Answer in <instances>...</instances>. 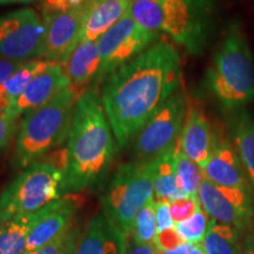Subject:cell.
Listing matches in <instances>:
<instances>
[{
	"instance_id": "22",
	"label": "cell",
	"mask_w": 254,
	"mask_h": 254,
	"mask_svg": "<svg viewBox=\"0 0 254 254\" xmlns=\"http://www.w3.org/2000/svg\"><path fill=\"white\" fill-rule=\"evenodd\" d=\"M177 145L161 157L155 159L154 196L161 201H172L174 199L187 196L178 185L176 170Z\"/></svg>"
},
{
	"instance_id": "25",
	"label": "cell",
	"mask_w": 254,
	"mask_h": 254,
	"mask_svg": "<svg viewBox=\"0 0 254 254\" xmlns=\"http://www.w3.org/2000/svg\"><path fill=\"white\" fill-rule=\"evenodd\" d=\"M176 170L178 185L185 192V194L198 195L199 186L204 180V172L182 151L179 140L176 151Z\"/></svg>"
},
{
	"instance_id": "8",
	"label": "cell",
	"mask_w": 254,
	"mask_h": 254,
	"mask_svg": "<svg viewBox=\"0 0 254 254\" xmlns=\"http://www.w3.org/2000/svg\"><path fill=\"white\" fill-rule=\"evenodd\" d=\"M187 99L182 92H176L145 124L135 138V161H153L179 140L185 117Z\"/></svg>"
},
{
	"instance_id": "1",
	"label": "cell",
	"mask_w": 254,
	"mask_h": 254,
	"mask_svg": "<svg viewBox=\"0 0 254 254\" xmlns=\"http://www.w3.org/2000/svg\"><path fill=\"white\" fill-rule=\"evenodd\" d=\"M182 81L180 56L172 44H154L105 80L101 101L119 147H125Z\"/></svg>"
},
{
	"instance_id": "2",
	"label": "cell",
	"mask_w": 254,
	"mask_h": 254,
	"mask_svg": "<svg viewBox=\"0 0 254 254\" xmlns=\"http://www.w3.org/2000/svg\"><path fill=\"white\" fill-rule=\"evenodd\" d=\"M116 142L99 93L85 90L68 133L65 192H78L103 180L116 154Z\"/></svg>"
},
{
	"instance_id": "29",
	"label": "cell",
	"mask_w": 254,
	"mask_h": 254,
	"mask_svg": "<svg viewBox=\"0 0 254 254\" xmlns=\"http://www.w3.org/2000/svg\"><path fill=\"white\" fill-rule=\"evenodd\" d=\"M78 238V233L71 227L51 243L25 254H73Z\"/></svg>"
},
{
	"instance_id": "23",
	"label": "cell",
	"mask_w": 254,
	"mask_h": 254,
	"mask_svg": "<svg viewBox=\"0 0 254 254\" xmlns=\"http://www.w3.org/2000/svg\"><path fill=\"white\" fill-rule=\"evenodd\" d=\"M233 136L237 153L254 186V119L245 111L234 118Z\"/></svg>"
},
{
	"instance_id": "34",
	"label": "cell",
	"mask_w": 254,
	"mask_h": 254,
	"mask_svg": "<svg viewBox=\"0 0 254 254\" xmlns=\"http://www.w3.org/2000/svg\"><path fill=\"white\" fill-rule=\"evenodd\" d=\"M15 131V122L5 113H0V152L7 147Z\"/></svg>"
},
{
	"instance_id": "20",
	"label": "cell",
	"mask_w": 254,
	"mask_h": 254,
	"mask_svg": "<svg viewBox=\"0 0 254 254\" xmlns=\"http://www.w3.org/2000/svg\"><path fill=\"white\" fill-rule=\"evenodd\" d=\"M40 211L0 220V254L26 253L28 236L39 218Z\"/></svg>"
},
{
	"instance_id": "33",
	"label": "cell",
	"mask_w": 254,
	"mask_h": 254,
	"mask_svg": "<svg viewBox=\"0 0 254 254\" xmlns=\"http://www.w3.org/2000/svg\"><path fill=\"white\" fill-rule=\"evenodd\" d=\"M88 0H43V13L65 12L86 4Z\"/></svg>"
},
{
	"instance_id": "24",
	"label": "cell",
	"mask_w": 254,
	"mask_h": 254,
	"mask_svg": "<svg viewBox=\"0 0 254 254\" xmlns=\"http://www.w3.org/2000/svg\"><path fill=\"white\" fill-rule=\"evenodd\" d=\"M239 234L237 228L211 219L201 245L206 254H240Z\"/></svg>"
},
{
	"instance_id": "28",
	"label": "cell",
	"mask_w": 254,
	"mask_h": 254,
	"mask_svg": "<svg viewBox=\"0 0 254 254\" xmlns=\"http://www.w3.org/2000/svg\"><path fill=\"white\" fill-rule=\"evenodd\" d=\"M209 221L211 219L201 207L193 217L177 224L176 230L186 243L201 244L207 233Z\"/></svg>"
},
{
	"instance_id": "31",
	"label": "cell",
	"mask_w": 254,
	"mask_h": 254,
	"mask_svg": "<svg viewBox=\"0 0 254 254\" xmlns=\"http://www.w3.org/2000/svg\"><path fill=\"white\" fill-rule=\"evenodd\" d=\"M184 243H186V241L180 237V234L176 230V226H174L173 228L158 232L154 238L153 246L157 250V252H166V251L177 249Z\"/></svg>"
},
{
	"instance_id": "27",
	"label": "cell",
	"mask_w": 254,
	"mask_h": 254,
	"mask_svg": "<svg viewBox=\"0 0 254 254\" xmlns=\"http://www.w3.org/2000/svg\"><path fill=\"white\" fill-rule=\"evenodd\" d=\"M157 233L155 200L151 199L136 214L133 225L132 238L133 241L138 244H153Z\"/></svg>"
},
{
	"instance_id": "21",
	"label": "cell",
	"mask_w": 254,
	"mask_h": 254,
	"mask_svg": "<svg viewBox=\"0 0 254 254\" xmlns=\"http://www.w3.org/2000/svg\"><path fill=\"white\" fill-rule=\"evenodd\" d=\"M53 62L47 60H30L19 67L13 74L0 84V113H4L23 94L32 79L46 69Z\"/></svg>"
},
{
	"instance_id": "3",
	"label": "cell",
	"mask_w": 254,
	"mask_h": 254,
	"mask_svg": "<svg viewBox=\"0 0 254 254\" xmlns=\"http://www.w3.org/2000/svg\"><path fill=\"white\" fill-rule=\"evenodd\" d=\"M207 86L225 109L254 99V60L243 28L228 25L207 72Z\"/></svg>"
},
{
	"instance_id": "30",
	"label": "cell",
	"mask_w": 254,
	"mask_h": 254,
	"mask_svg": "<svg viewBox=\"0 0 254 254\" xmlns=\"http://www.w3.org/2000/svg\"><path fill=\"white\" fill-rule=\"evenodd\" d=\"M200 208H201V204H200L198 195L183 196L170 202L171 215L176 225L193 217Z\"/></svg>"
},
{
	"instance_id": "10",
	"label": "cell",
	"mask_w": 254,
	"mask_h": 254,
	"mask_svg": "<svg viewBox=\"0 0 254 254\" xmlns=\"http://www.w3.org/2000/svg\"><path fill=\"white\" fill-rule=\"evenodd\" d=\"M45 25L32 8L0 17V58L26 63L43 57Z\"/></svg>"
},
{
	"instance_id": "35",
	"label": "cell",
	"mask_w": 254,
	"mask_h": 254,
	"mask_svg": "<svg viewBox=\"0 0 254 254\" xmlns=\"http://www.w3.org/2000/svg\"><path fill=\"white\" fill-rule=\"evenodd\" d=\"M25 63L13 62V60H8L5 58H0V84H2L5 80L11 77L17 69L20 67Z\"/></svg>"
},
{
	"instance_id": "9",
	"label": "cell",
	"mask_w": 254,
	"mask_h": 254,
	"mask_svg": "<svg viewBox=\"0 0 254 254\" xmlns=\"http://www.w3.org/2000/svg\"><path fill=\"white\" fill-rule=\"evenodd\" d=\"M157 37L158 34L152 33L136 24L131 14H126L98 40L100 68L95 81H101L122 66L140 56L157 39Z\"/></svg>"
},
{
	"instance_id": "16",
	"label": "cell",
	"mask_w": 254,
	"mask_h": 254,
	"mask_svg": "<svg viewBox=\"0 0 254 254\" xmlns=\"http://www.w3.org/2000/svg\"><path fill=\"white\" fill-rule=\"evenodd\" d=\"M75 207L77 205L72 199L65 198L57 200L41 209L39 218L28 236L26 252L46 245L69 230Z\"/></svg>"
},
{
	"instance_id": "11",
	"label": "cell",
	"mask_w": 254,
	"mask_h": 254,
	"mask_svg": "<svg viewBox=\"0 0 254 254\" xmlns=\"http://www.w3.org/2000/svg\"><path fill=\"white\" fill-rule=\"evenodd\" d=\"M198 198L202 209L213 220L230 225L239 232H246L251 227L252 205L249 190L218 186L204 178Z\"/></svg>"
},
{
	"instance_id": "15",
	"label": "cell",
	"mask_w": 254,
	"mask_h": 254,
	"mask_svg": "<svg viewBox=\"0 0 254 254\" xmlns=\"http://www.w3.org/2000/svg\"><path fill=\"white\" fill-rule=\"evenodd\" d=\"M179 144L184 153L201 170L207 166L217 142L211 124L198 107L192 106L187 113L179 136Z\"/></svg>"
},
{
	"instance_id": "36",
	"label": "cell",
	"mask_w": 254,
	"mask_h": 254,
	"mask_svg": "<svg viewBox=\"0 0 254 254\" xmlns=\"http://www.w3.org/2000/svg\"><path fill=\"white\" fill-rule=\"evenodd\" d=\"M158 254H206L201 244L184 243L177 249L166 251V252H157Z\"/></svg>"
},
{
	"instance_id": "4",
	"label": "cell",
	"mask_w": 254,
	"mask_h": 254,
	"mask_svg": "<svg viewBox=\"0 0 254 254\" xmlns=\"http://www.w3.org/2000/svg\"><path fill=\"white\" fill-rule=\"evenodd\" d=\"M81 94L69 86L47 104L25 113L14 152L18 167L26 168L65 140Z\"/></svg>"
},
{
	"instance_id": "17",
	"label": "cell",
	"mask_w": 254,
	"mask_h": 254,
	"mask_svg": "<svg viewBox=\"0 0 254 254\" xmlns=\"http://www.w3.org/2000/svg\"><path fill=\"white\" fill-rule=\"evenodd\" d=\"M204 178L218 186L249 190L245 168L228 140L215 144L213 154L204 170Z\"/></svg>"
},
{
	"instance_id": "5",
	"label": "cell",
	"mask_w": 254,
	"mask_h": 254,
	"mask_svg": "<svg viewBox=\"0 0 254 254\" xmlns=\"http://www.w3.org/2000/svg\"><path fill=\"white\" fill-rule=\"evenodd\" d=\"M154 176L155 160L120 165L101 196L104 214L127 237L138 212L153 199Z\"/></svg>"
},
{
	"instance_id": "39",
	"label": "cell",
	"mask_w": 254,
	"mask_h": 254,
	"mask_svg": "<svg viewBox=\"0 0 254 254\" xmlns=\"http://www.w3.org/2000/svg\"><path fill=\"white\" fill-rule=\"evenodd\" d=\"M33 0H0V5L1 4H12V2H30Z\"/></svg>"
},
{
	"instance_id": "19",
	"label": "cell",
	"mask_w": 254,
	"mask_h": 254,
	"mask_svg": "<svg viewBox=\"0 0 254 254\" xmlns=\"http://www.w3.org/2000/svg\"><path fill=\"white\" fill-rule=\"evenodd\" d=\"M132 0H88L81 40L98 41L129 13Z\"/></svg>"
},
{
	"instance_id": "14",
	"label": "cell",
	"mask_w": 254,
	"mask_h": 254,
	"mask_svg": "<svg viewBox=\"0 0 254 254\" xmlns=\"http://www.w3.org/2000/svg\"><path fill=\"white\" fill-rule=\"evenodd\" d=\"M128 247V237L103 213L79 236L73 254H126Z\"/></svg>"
},
{
	"instance_id": "38",
	"label": "cell",
	"mask_w": 254,
	"mask_h": 254,
	"mask_svg": "<svg viewBox=\"0 0 254 254\" xmlns=\"http://www.w3.org/2000/svg\"><path fill=\"white\" fill-rule=\"evenodd\" d=\"M240 254H254V228L250 227L246 231L244 238L243 245H241Z\"/></svg>"
},
{
	"instance_id": "32",
	"label": "cell",
	"mask_w": 254,
	"mask_h": 254,
	"mask_svg": "<svg viewBox=\"0 0 254 254\" xmlns=\"http://www.w3.org/2000/svg\"><path fill=\"white\" fill-rule=\"evenodd\" d=\"M155 218H157L158 232L173 228L176 226L172 215H171L170 201L155 200Z\"/></svg>"
},
{
	"instance_id": "12",
	"label": "cell",
	"mask_w": 254,
	"mask_h": 254,
	"mask_svg": "<svg viewBox=\"0 0 254 254\" xmlns=\"http://www.w3.org/2000/svg\"><path fill=\"white\" fill-rule=\"evenodd\" d=\"M87 2L65 12L43 13L45 25L43 58L62 64L81 41Z\"/></svg>"
},
{
	"instance_id": "6",
	"label": "cell",
	"mask_w": 254,
	"mask_h": 254,
	"mask_svg": "<svg viewBox=\"0 0 254 254\" xmlns=\"http://www.w3.org/2000/svg\"><path fill=\"white\" fill-rule=\"evenodd\" d=\"M65 173L47 163L27 166L0 195V220L36 213L62 199Z\"/></svg>"
},
{
	"instance_id": "7",
	"label": "cell",
	"mask_w": 254,
	"mask_h": 254,
	"mask_svg": "<svg viewBox=\"0 0 254 254\" xmlns=\"http://www.w3.org/2000/svg\"><path fill=\"white\" fill-rule=\"evenodd\" d=\"M163 32L190 55H200L213 26L215 0H160Z\"/></svg>"
},
{
	"instance_id": "26",
	"label": "cell",
	"mask_w": 254,
	"mask_h": 254,
	"mask_svg": "<svg viewBox=\"0 0 254 254\" xmlns=\"http://www.w3.org/2000/svg\"><path fill=\"white\" fill-rule=\"evenodd\" d=\"M129 14L145 30L155 34L163 32L160 0H132Z\"/></svg>"
},
{
	"instance_id": "13",
	"label": "cell",
	"mask_w": 254,
	"mask_h": 254,
	"mask_svg": "<svg viewBox=\"0 0 254 254\" xmlns=\"http://www.w3.org/2000/svg\"><path fill=\"white\" fill-rule=\"evenodd\" d=\"M69 79L59 63H52L37 74L25 88L23 94L4 112L8 118L17 120L21 114L36 110L52 100L60 92L69 87Z\"/></svg>"
},
{
	"instance_id": "37",
	"label": "cell",
	"mask_w": 254,
	"mask_h": 254,
	"mask_svg": "<svg viewBox=\"0 0 254 254\" xmlns=\"http://www.w3.org/2000/svg\"><path fill=\"white\" fill-rule=\"evenodd\" d=\"M126 254H158L153 244H138L133 241Z\"/></svg>"
},
{
	"instance_id": "18",
	"label": "cell",
	"mask_w": 254,
	"mask_h": 254,
	"mask_svg": "<svg viewBox=\"0 0 254 254\" xmlns=\"http://www.w3.org/2000/svg\"><path fill=\"white\" fill-rule=\"evenodd\" d=\"M69 79L73 90L84 93L86 86L98 77L100 68V53L98 41L81 40L71 55L60 64Z\"/></svg>"
}]
</instances>
